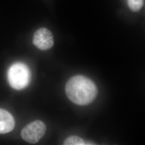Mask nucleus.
<instances>
[{
	"label": "nucleus",
	"mask_w": 145,
	"mask_h": 145,
	"mask_svg": "<svg viewBox=\"0 0 145 145\" xmlns=\"http://www.w3.org/2000/svg\"><path fill=\"white\" fill-rule=\"evenodd\" d=\"M127 5L131 10L138 12L144 6V0H127Z\"/></svg>",
	"instance_id": "7"
},
{
	"label": "nucleus",
	"mask_w": 145,
	"mask_h": 145,
	"mask_svg": "<svg viewBox=\"0 0 145 145\" xmlns=\"http://www.w3.org/2000/svg\"><path fill=\"white\" fill-rule=\"evenodd\" d=\"M65 90L68 98L79 105L91 103L97 95L95 84L83 75H76L71 78L66 83Z\"/></svg>",
	"instance_id": "1"
},
{
	"label": "nucleus",
	"mask_w": 145,
	"mask_h": 145,
	"mask_svg": "<svg viewBox=\"0 0 145 145\" xmlns=\"http://www.w3.org/2000/svg\"><path fill=\"white\" fill-rule=\"evenodd\" d=\"M15 121L14 117L7 110L0 109V134H5L12 131Z\"/></svg>",
	"instance_id": "5"
},
{
	"label": "nucleus",
	"mask_w": 145,
	"mask_h": 145,
	"mask_svg": "<svg viewBox=\"0 0 145 145\" xmlns=\"http://www.w3.org/2000/svg\"><path fill=\"white\" fill-rule=\"evenodd\" d=\"M46 127L40 120L32 121L25 126L21 132L23 139L31 144H36L45 134Z\"/></svg>",
	"instance_id": "3"
},
{
	"label": "nucleus",
	"mask_w": 145,
	"mask_h": 145,
	"mask_svg": "<svg viewBox=\"0 0 145 145\" xmlns=\"http://www.w3.org/2000/svg\"><path fill=\"white\" fill-rule=\"evenodd\" d=\"M33 44L39 50L46 51L54 45V37L52 32L45 27L37 30L33 37Z\"/></svg>",
	"instance_id": "4"
},
{
	"label": "nucleus",
	"mask_w": 145,
	"mask_h": 145,
	"mask_svg": "<svg viewBox=\"0 0 145 145\" xmlns=\"http://www.w3.org/2000/svg\"><path fill=\"white\" fill-rule=\"evenodd\" d=\"M8 79L12 88L16 90H22L26 88L30 83L31 72L26 65L16 62L9 68Z\"/></svg>",
	"instance_id": "2"
},
{
	"label": "nucleus",
	"mask_w": 145,
	"mask_h": 145,
	"mask_svg": "<svg viewBox=\"0 0 145 145\" xmlns=\"http://www.w3.org/2000/svg\"><path fill=\"white\" fill-rule=\"evenodd\" d=\"M63 145H86V144L81 138L75 135H72L64 141Z\"/></svg>",
	"instance_id": "6"
}]
</instances>
